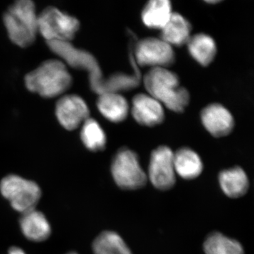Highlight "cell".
Masks as SVG:
<instances>
[{"mask_svg": "<svg viewBox=\"0 0 254 254\" xmlns=\"http://www.w3.org/2000/svg\"><path fill=\"white\" fill-rule=\"evenodd\" d=\"M55 113L60 125L68 131L76 129L90 118L86 101L76 95L62 96L56 103Z\"/></svg>", "mask_w": 254, "mask_h": 254, "instance_id": "cell-10", "label": "cell"}, {"mask_svg": "<svg viewBox=\"0 0 254 254\" xmlns=\"http://www.w3.org/2000/svg\"><path fill=\"white\" fill-rule=\"evenodd\" d=\"M20 225L25 237L34 242L46 240L51 233L49 222L45 215L36 209L22 213Z\"/></svg>", "mask_w": 254, "mask_h": 254, "instance_id": "cell-15", "label": "cell"}, {"mask_svg": "<svg viewBox=\"0 0 254 254\" xmlns=\"http://www.w3.org/2000/svg\"><path fill=\"white\" fill-rule=\"evenodd\" d=\"M47 45L66 64L89 71L92 87L98 91L99 88L98 69L94 58L89 53L74 48L68 42H48Z\"/></svg>", "mask_w": 254, "mask_h": 254, "instance_id": "cell-9", "label": "cell"}, {"mask_svg": "<svg viewBox=\"0 0 254 254\" xmlns=\"http://www.w3.org/2000/svg\"><path fill=\"white\" fill-rule=\"evenodd\" d=\"M144 85L152 97L168 109L181 113L190 101L186 88L180 86L176 73L167 68H153L144 76Z\"/></svg>", "mask_w": 254, "mask_h": 254, "instance_id": "cell-2", "label": "cell"}, {"mask_svg": "<svg viewBox=\"0 0 254 254\" xmlns=\"http://www.w3.org/2000/svg\"><path fill=\"white\" fill-rule=\"evenodd\" d=\"M200 119L205 129L217 138L230 134L235 126L232 114L218 103L205 107L200 113Z\"/></svg>", "mask_w": 254, "mask_h": 254, "instance_id": "cell-12", "label": "cell"}, {"mask_svg": "<svg viewBox=\"0 0 254 254\" xmlns=\"http://www.w3.org/2000/svg\"><path fill=\"white\" fill-rule=\"evenodd\" d=\"M187 45L192 58L202 66H208L216 55L217 47L215 41L204 33L190 37Z\"/></svg>", "mask_w": 254, "mask_h": 254, "instance_id": "cell-19", "label": "cell"}, {"mask_svg": "<svg viewBox=\"0 0 254 254\" xmlns=\"http://www.w3.org/2000/svg\"><path fill=\"white\" fill-rule=\"evenodd\" d=\"M9 254H26L22 250L18 247H12L10 249Z\"/></svg>", "mask_w": 254, "mask_h": 254, "instance_id": "cell-23", "label": "cell"}, {"mask_svg": "<svg viewBox=\"0 0 254 254\" xmlns=\"http://www.w3.org/2000/svg\"><path fill=\"white\" fill-rule=\"evenodd\" d=\"M148 178L152 185L160 190H170L175 185L174 153L169 147L162 145L152 152Z\"/></svg>", "mask_w": 254, "mask_h": 254, "instance_id": "cell-8", "label": "cell"}, {"mask_svg": "<svg viewBox=\"0 0 254 254\" xmlns=\"http://www.w3.org/2000/svg\"><path fill=\"white\" fill-rule=\"evenodd\" d=\"M173 14L172 5L168 0H153L147 3L142 11L143 23L150 28L162 30Z\"/></svg>", "mask_w": 254, "mask_h": 254, "instance_id": "cell-18", "label": "cell"}, {"mask_svg": "<svg viewBox=\"0 0 254 254\" xmlns=\"http://www.w3.org/2000/svg\"><path fill=\"white\" fill-rule=\"evenodd\" d=\"M220 188L227 196L239 198L250 189V180L244 169L239 166L222 170L218 175Z\"/></svg>", "mask_w": 254, "mask_h": 254, "instance_id": "cell-13", "label": "cell"}, {"mask_svg": "<svg viewBox=\"0 0 254 254\" xmlns=\"http://www.w3.org/2000/svg\"><path fill=\"white\" fill-rule=\"evenodd\" d=\"M97 106L100 113L112 123H122L129 112L127 100L123 95L113 92L101 93L97 100Z\"/></svg>", "mask_w": 254, "mask_h": 254, "instance_id": "cell-14", "label": "cell"}, {"mask_svg": "<svg viewBox=\"0 0 254 254\" xmlns=\"http://www.w3.org/2000/svg\"><path fill=\"white\" fill-rule=\"evenodd\" d=\"M203 249L205 254H245L240 242L218 232H212L207 237Z\"/></svg>", "mask_w": 254, "mask_h": 254, "instance_id": "cell-20", "label": "cell"}, {"mask_svg": "<svg viewBox=\"0 0 254 254\" xmlns=\"http://www.w3.org/2000/svg\"><path fill=\"white\" fill-rule=\"evenodd\" d=\"M135 55L141 66L153 68H167L175 63L173 47L161 38H147L136 44Z\"/></svg>", "mask_w": 254, "mask_h": 254, "instance_id": "cell-7", "label": "cell"}, {"mask_svg": "<svg viewBox=\"0 0 254 254\" xmlns=\"http://www.w3.org/2000/svg\"><path fill=\"white\" fill-rule=\"evenodd\" d=\"M67 254H77L74 253V252H71V253H68Z\"/></svg>", "mask_w": 254, "mask_h": 254, "instance_id": "cell-24", "label": "cell"}, {"mask_svg": "<svg viewBox=\"0 0 254 254\" xmlns=\"http://www.w3.org/2000/svg\"><path fill=\"white\" fill-rule=\"evenodd\" d=\"M191 26L178 13H173L165 27L161 30V39L173 46L187 44L190 38Z\"/></svg>", "mask_w": 254, "mask_h": 254, "instance_id": "cell-16", "label": "cell"}, {"mask_svg": "<svg viewBox=\"0 0 254 254\" xmlns=\"http://www.w3.org/2000/svg\"><path fill=\"white\" fill-rule=\"evenodd\" d=\"M81 138L85 146L91 151H100L106 146V135L99 123L93 118H88L82 125Z\"/></svg>", "mask_w": 254, "mask_h": 254, "instance_id": "cell-22", "label": "cell"}, {"mask_svg": "<svg viewBox=\"0 0 254 254\" xmlns=\"http://www.w3.org/2000/svg\"><path fill=\"white\" fill-rule=\"evenodd\" d=\"M0 190L11 206L21 213L35 209L41 198V189L38 185L17 175L4 177L0 184Z\"/></svg>", "mask_w": 254, "mask_h": 254, "instance_id": "cell-6", "label": "cell"}, {"mask_svg": "<svg viewBox=\"0 0 254 254\" xmlns=\"http://www.w3.org/2000/svg\"><path fill=\"white\" fill-rule=\"evenodd\" d=\"M28 91L45 98H53L64 94L72 85V77L66 64L60 60L45 61L25 76Z\"/></svg>", "mask_w": 254, "mask_h": 254, "instance_id": "cell-1", "label": "cell"}, {"mask_svg": "<svg viewBox=\"0 0 254 254\" xmlns=\"http://www.w3.org/2000/svg\"><path fill=\"white\" fill-rule=\"evenodd\" d=\"M3 22L9 39L20 48L32 46L38 32V14L31 0H20L6 9Z\"/></svg>", "mask_w": 254, "mask_h": 254, "instance_id": "cell-3", "label": "cell"}, {"mask_svg": "<svg viewBox=\"0 0 254 254\" xmlns=\"http://www.w3.org/2000/svg\"><path fill=\"white\" fill-rule=\"evenodd\" d=\"M93 250L94 254H132L123 238L112 231L100 234L93 242Z\"/></svg>", "mask_w": 254, "mask_h": 254, "instance_id": "cell-21", "label": "cell"}, {"mask_svg": "<svg viewBox=\"0 0 254 254\" xmlns=\"http://www.w3.org/2000/svg\"><path fill=\"white\" fill-rule=\"evenodd\" d=\"M131 114L137 123L145 127L158 126L165 119L163 105L151 95L143 93L133 98Z\"/></svg>", "mask_w": 254, "mask_h": 254, "instance_id": "cell-11", "label": "cell"}, {"mask_svg": "<svg viewBox=\"0 0 254 254\" xmlns=\"http://www.w3.org/2000/svg\"><path fill=\"white\" fill-rule=\"evenodd\" d=\"M77 18L55 6H48L38 14V32L48 42L71 43L79 29Z\"/></svg>", "mask_w": 254, "mask_h": 254, "instance_id": "cell-4", "label": "cell"}, {"mask_svg": "<svg viewBox=\"0 0 254 254\" xmlns=\"http://www.w3.org/2000/svg\"><path fill=\"white\" fill-rule=\"evenodd\" d=\"M175 172L185 180H193L199 176L203 165L199 155L189 148H182L174 153Z\"/></svg>", "mask_w": 254, "mask_h": 254, "instance_id": "cell-17", "label": "cell"}, {"mask_svg": "<svg viewBox=\"0 0 254 254\" xmlns=\"http://www.w3.org/2000/svg\"><path fill=\"white\" fill-rule=\"evenodd\" d=\"M111 172L114 180L123 190H138L145 186L148 180L138 155L127 148H121L114 157Z\"/></svg>", "mask_w": 254, "mask_h": 254, "instance_id": "cell-5", "label": "cell"}]
</instances>
